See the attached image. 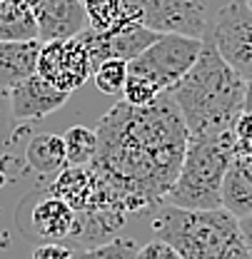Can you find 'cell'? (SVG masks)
<instances>
[{
  "instance_id": "cell-1",
  "label": "cell",
  "mask_w": 252,
  "mask_h": 259,
  "mask_svg": "<svg viewBox=\"0 0 252 259\" xmlns=\"http://www.w3.org/2000/svg\"><path fill=\"white\" fill-rule=\"evenodd\" d=\"M95 172L125 214H153L165 202L185 160L190 132L170 95L148 107L118 102L95 130Z\"/></svg>"
},
{
  "instance_id": "cell-2",
  "label": "cell",
  "mask_w": 252,
  "mask_h": 259,
  "mask_svg": "<svg viewBox=\"0 0 252 259\" xmlns=\"http://www.w3.org/2000/svg\"><path fill=\"white\" fill-rule=\"evenodd\" d=\"M245 90L247 80L225 63L205 37L197 63L167 95L180 110L190 137H210L232 130L245 105Z\"/></svg>"
},
{
  "instance_id": "cell-3",
  "label": "cell",
  "mask_w": 252,
  "mask_h": 259,
  "mask_svg": "<svg viewBox=\"0 0 252 259\" xmlns=\"http://www.w3.org/2000/svg\"><path fill=\"white\" fill-rule=\"evenodd\" d=\"M153 234L180 259H252L240 220L225 207L183 209L162 202L153 209Z\"/></svg>"
},
{
  "instance_id": "cell-4",
  "label": "cell",
  "mask_w": 252,
  "mask_h": 259,
  "mask_svg": "<svg viewBox=\"0 0 252 259\" xmlns=\"http://www.w3.org/2000/svg\"><path fill=\"white\" fill-rule=\"evenodd\" d=\"M235 157L232 130L210 137H190L177 180L165 197V204L183 209L222 207V180Z\"/></svg>"
},
{
  "instance_id": "cell-5",
  "label": "cell",
  "mask_w": 252,
  "mask_h": 259,
  "mask_svg": "<svg viewBox=\"0 0 252 259\" xmlns=\"http://www.w3.org/2000/svg\"><path fill=\"white\" fill-rule=\"evenodd\" d=\"M202 42L205 40L188 35H160L148 50L127 63V72L145 77L160 93H170L197 63Z\"/></svg>"
},
{
  "instance_id": "cell-6",
  "label": "cell",
  "mask_w": 252,
  "mask_h": 259,
  "mask_svg": "<svg viewBox=\"0 0 252 259\" xmlns=\"http://www.w3.org/2000/svg\"><path fill=\"white\" fill-rule=\"evenodd\" d=\"M15 225L32 244H65L75 227L73 207L48 187L32 190L15 209Z\"/></svg>"
},
{
  "instance_id": "cell-7",
  "label": "cell",
  "mask_w": 252,
  "mask_h": 259,
  "mask_svg": "<svg viewBox=\"0 0 252 259\" xmlns=\"http://www.w3.org/2000/svg\"><path fill=\"white\" fill-rule=\"evenodd\" d=\"M205 37L240 77L252 80V13L245 0L225 5L210 23Z\"/></svg>"
},
{
  "instance_id": "cell-8",
  "label": "cell",
  "mask_w": 252,
  "mask_h": 259,
  "mask_svg": "<svg viewBox=\"0 0 252 259\" xmlns=\"http://www.w3.org/2000/svg\"><path fill=\"white\" fill-rule=\"evenodd\" d=\"M93 60L80 37L43 42L38 55V75L55 90L73 95L93 77Z\"/></svg>"
},
{
  "instance_id": "cell-9",
  "label": "cell",
  "mask_w": 252,
  "mask_h": 259,
  "mask_svg": "<svg viewBox=\"0 0 252 259\" xmlns=\"http://www.w3.org/2000/svg\"><path fill=\"white\" fill-rule=\"evenodd\" d=\"M137 8L145 28L160 35H188L205 40L207 20V0H127Z\"/></svg>"
},
{
  "instance_id": "cell-10",
  "label": "cell",
  "mask_w": 252,
  "mask_h": 259,
  "mask_svg": "<svg viewBox=\"0 0 252 259\" xmlns=\"http://www.w3.org/2000/svg\"><path fill=\"white\" fill-rule=\"evenodd\" d=\"M78 37L88 48L93 67H97L105 60H125V63L135 60L142 50H148L158 40L160 32L150 30L145 25H132V28L115 30V32H97L93 28H88V30L80 32Z\"/></svg>"
},
{
  "instance_id": "cell-11",
  "label": "cell",
  "mask_w": 252,
  "mask_h": 259,
  "mask_svg": "<svg viewBox=\"0 0 252 259\" xmlns=\"http://www.w3.org/2000/svg\"><path fill=\"white\" fill-rule=\"evenodd\" d=\"M70 100L67 93L55 90L50 82H45L38 72L30 75L28 80H23L18 88H13L8 93L10 102V115L15 122H35L43 120L48 115H53L55 110H60L65 102Z\"/></svg>"
},
{
  "instance_id": "cell-12",
  "label": "cell",
  "mask_w": 252,
  "mask_h": 259,
  "mask_svg": "<svg viewBox=\"0 0 252 259\" xmlns=\"http://www.w3.org/2000/svg\"><path fill=\"white\" fill-rule=\"evenodd\" d=\"M35 25L40 42L78 37L90 28L83 0H40L35 5Z\"/></svg>"
},
{
  "instance_id": "cell-13",
  "label": "cell",
  "mask_w": 252,
  "mask_h": 259,
  "mask_svg": "<svg viewBox=\"0 0 252 259\" xmlns=\"http://www.w3.org/2000/svg\"><path fill=\"white\" fill-rule=\"evenodd\" d=\"M43 42L32 40H0V90L8 95L23 80L38 72V55Z\"/></svg>"
},
{
  "instance_id": "cell-14",
  "label": "cell",
  "mask_w": 252,
  "mask_h": 259,
  "mask_svg": "<svg viewBox=\"0 0 252 259\" xmlns=\"http://www.w3.org/2000/svg\"><path fill=\"white\" fill-rule=\"evenodd\" d=\"M222 207L237 220L252 214V152H235L222 180Z\"/></svg>"
},
{
  "instance_id": "cell-15",
  "label": "cell",
  "mask_w": 252,
  "mask_h": 259,
  "mask_svg": "<svg viewBox=\"0 0 252 259\" xmlns=\"http://www.w3.org/2000/svg\"><path fill=\"white\" fill-rule=\"evenodd\" d=\"M88 23L97 32L125 30L132 25H142L140 13L127 0H83Z\"/></svg>"
},
{
  "instance_id": "cell-16",
  "label": "cell",
  "mask_w": 252,
  "mask_h": 259,
  "mask_svg": "<svg viewBox=\"0 0 252 259\" xmlns=\"http://www.w3.org/2000/svg\"><path fill=\"white\" fill-rule=\"evenodd\" d=\"M25 162L40 177H55L67 167V157H65V145L63 137L43 132L35 135L28 147H25Z\"/></svg>"
},
{
  "instance_id": "cell-17",
  "label": "cell",
  "mask_w": 252,
  "mask_h": 259,
  "mask_svg": "<svg viewBox=\"0 0 252 259\" xmlns=\"http://www.w3.org/2000/svg\"><path fill=\"white\" fill-rule=\"evenodd\" d=\"M65 145V157H67V167H88L93 164L95 155H97V135L95 130L75 125L63 135Z\"/></svg>"
},
{
  "instance_id": "cell-18",
  "label": "cell",
  "mask_w": 252,
  "mask_h": 259,
  "mask_svg": "<svg viewBox=\"0 0 252 259\" xmlns=\"http://www.w3.org/2000/svg\"><path fill=\"white\" fill-rule=\"evenodd\" d=\"M93 80L100 93L105 95H123L127 80V63L125 60H105L95 67Z\"/></svg>"
},
{
  "instance_id": "cell-19",
  "label": "cell",
  "mask_w": 252,
  "mask_h": 259,
  "mask_svg": "<svg viewBox=\"0 0 252 259\" xmlns=\"http://www.w3.org/2000/svg\"><path fill=\"white\" fill-rule=\"evenodd\" d=\"M140 252V244L130 237H115L107 244H100L88 252H78V259H135Z\"/></svg>"
},
{
  "instance_id": "cell-20",
  "label": "cell",
  "mask_w": 252,
  "mask_h": 259,
  "mask_svg": "<svg viewBox=\"0 0 252 259\" xmlns=\"http://www.w3.org/2000/svg\"><path fill=\"white\" fill-rule=\"evenodd\" d=\"M160 95H165V93H160L153 82H148L145 77H137V75H130V72H127L125 88H123V102H125V105L148 107V105H153Z\"/></svg>"
},
{
  "instance_id": "cell-21",
  "label": "cell",
  "mask_w": 252,
  "mask_h": 259,
  "mask_svg": "<svg viewBox=\"0 0 252 259\" xmlns=\"http://www.w3.org/2000/svg\"><path fill=\"white\" fill-rule=\"evenodd\" d=\"M13 115H10V102H8V95L0 90V160L5 155V147L10 142V132H13Z\"/></svg>"
},
{
  "instance_id": "cell-22",
  "label": "cell",
  "mask_w": 252,
  "mask_h": 259,
  "mask_svg": "<svg viewBox=\"0 0 252 259\" xmlns=\"http://www.w3.org/2000/svg\"><path fill=\"white\" fill-rule=\"evenodd\" d=\"M32 259H78V252L65 244H38L32 249Z\"/></svg>"
},
{
  "instance_id": "cell-23",
  "label": "cell",
  "mask_w": 252,
  "mask_h": 259,
  "mask_svg": "<svg viewBox=\"0 0 252 259\" xmlns=\"http://www.w3.org/2000/svg\"><path fill=\"white\" fill-rule=\"evenodd\" d=\"M135 259H180V257H177L165 242L153 239V242H148L145 247H140V252H137Z\"/></svg>"
},
{
  "instance_id": "cell-24",
  "label": "cell",
  "mask_w": 252,
  "mask_h": 259,
  "mask_svg": "<svg viewBox=\"0 0 252 259\" xmlns=\"http://www.w3.org/2000/svg\"><path fill=\"white\" fill-rule=\"evenodd\" d=\"M240 229H242V237H245V244H247V252L252 257V214L240 220Z\"/></svg>"
},
{
  "instance_id": "cell-25",
  "label": "cell",
  "mask_w": 252,
  "mask_h": 259,
  "mask_svg": "<svg viewBox=\"0 0 252 259\" xmlns=\"http://www.w3.org/2000/svg\"><path fill=\"white\" fill-rule=\"evenodd\" d=\"M242 110L252 112V80H247V90H245V105H242Z\"/></svg>"
},
{
  "instance_id": "cell-26",
  "label": "cell",
  "mask_w": 252,
  "mask_h": 259,
  "mask_svg": "<svg viewBox=\"0 0 252 259\" xmlns=\"http://www.w3.org/2000/svg\"><path fill=\"white\" fill-rule=\"evenodd\" d=\"M245 5H247V10L252 13V0H245Z\"/></svg>"
}]
</instances>
